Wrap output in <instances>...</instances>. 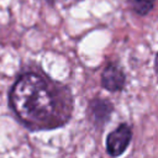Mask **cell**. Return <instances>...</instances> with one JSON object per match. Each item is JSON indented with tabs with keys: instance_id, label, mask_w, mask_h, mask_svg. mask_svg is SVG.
I'll return each instance as SVG.
<instances>
[{
	"instance_id": "5",
	"label": "cell",
	"mask_w": 158,
	"mask_h": 158,
	"mask_svg": "<svg viewBox=\"0 0 158 158\" xmlns=\"http://www.w3.org/2000/svg\"><path fill=\"white\" fill-rule=\"evenodd\" d=\"M127 2H128L130 9L135 14L146 16L153 10L156 0H127Z\"/></svg>"
},
{
	"instance_id": "1",
	"label": "cell",
	"mask_w": 158,
	"mask_h": 158,
	"mask_svg": "<svg viewBox=\"0 0 158 158\" xmlns=\"http://www.w3.org/2000/svg\"><path fill=\"white\" fill-rule=\"evenodd\" d=\"M9 107L28 131H51L72 118L74 98L68 85L38 69L20 73L9 91Z\"/></svg>"
},
{
	"instance_id": "6",
	"label": "cell",
	"mask_w": 158,
	"mask_h": 158,
	"mask_svg": "<svg viewBox=\"0 0 158 158\" xmlns=\"http://www.w3.org/2000/svg\"><path fill=\"white\" fill-rule=\"evenodd\" d=\"M154 69H156V74L158 77V53L156 54V58H154Z\"/></svg>"
},
{
	"instance_id": "2",
	"label": "cell",
	"mask_w": 158,
	"mask_h": 158,
	"mask_svg": "<svg viewBox=\"0 0 158 158\" xmlns=\"http://www.w3.org/2000/svg\"><path fill=\"white\" fill-rule=\"evenodd\" d=\"M114 112L112 102L106 98L96 96L91 99L86 107V117L94 128L101 131L110 121Z\"/></svg>"
},
{
	"instance_id": "4",
	"label": "cell",
	"mask_w": 158,
	"mask_h": 158,
	"mask_svg": "<svg viewBox=\"0 0 158 158\" xmlns=\"http://www.w3.org/2000/svg\"><path fill=\"white\" fill-rule=\"evenodd\" d=\"M100 81H101V86L105 90L110 93H117L125 88L126 74L118 64L109 63L101 72Z\"/></svg>"
},
{
	"instance_id": "3",
	"label": "cell",
	"mask_w": 158,
	"mask_h": 158,
	"mask_svg": "<svg viewBox=\"0 0 158 158\" xmlns=\"http://www.w3.org/2000/svg\"><path fill=\"white\" fill-rule=\"evenodd\" d=\"M132 139V128L128 123L122 122L112 130L106 137V151L111 157L122 156L128 148Z\"/></svg>"
},
{
	"instance_id": "7",
	"label": "cell",
	"mask_w": 158,
	"mask_h": 158,
	"mask_svg": "<svg viewBox=\"0 0 158 158\" xmlns=\"http://www.w3.org/2000/svg\"><path fill=\"white\" fill-rule=\"evenodd\" d=\"M46 1H47V2L49 4V5H53V4H54V2L57 1V0H46Z\"/></svg>"
}]
</instances>
